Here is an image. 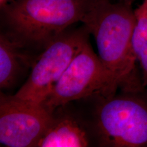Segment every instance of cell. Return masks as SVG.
Wrapping results in <instances>:
<instances>
[{"label":"cell","mask_w":147,"mask_h":147,"mask_svg":"<svg viewBox=\"0 0 147 147\" xmlns=\"http://www.w3.org/2000/svg\"><path fill=\"white\" fill-rule=\"evenodd\" d=\"M135 94L102 98L95 114V129L102 146H147V103Z\"/></svg>","instance_id":"4"},{"label":"cell","mask_w":147,"mask_h":147,"mask_svg":"<svg viewBox=\"0 0 147 147\" xmlns=\"http://www.w3.org/2000/svg\"><path fill=\"white\" fill-rule=\"evenodd\" d=\"M13 0H0V5H1V8L4 6L5 5H6L7 3L11 2Z\"/></svg>","instance_id":"10"},{"label":"cell","mask_w":147,"mask_h":147,"mask_svg":"<svg viewBox=\"0 0 147 147\" xmlns=\"http://www.w3.org/2000/svg\"><path fill=\"white\" fill-rule=\"evenodd\" d=\"M89 138L83 127L70 117L54 119L36 147H86Z\"/></svg>","instance_id":"8"},{"label":"cell","mask_w":147,"mask_h":147,"mask_svg":"<svg viewBox=\"0 0 147 147\" xmlns=\"http://www.w3.org/2000/svg\"><path fill=\"white\" fill-rule=\"evenodd\" d=\"M136 17L131 5L93 0L82 21L94 37L98 56L119 89L137 93L144 87L133 47Z\"/></svg>","instance_id":"1"},{"label":"cell","mask_w":147,"mask_h":147,"mask_svg":"<svg viewBox=\"0 0 147 147\" xmlns=\"http://www.w3.org/2000/svg\"><path fill=\"white\" fill-rule=\"evenodd\" d=\"M119 89L89 41L74 58L42 106L51 113L68 103L99 95L107 98Z\"/></svg>","instance_id":"3"},{"label":"cell","mask_w":147,"mask_h":147,"mask_svg":"<svg viewBox=\"0 0 147 147\" xmlns=\"http://www.w3.org/2000/svg\"><path fill=\"white\" fill-rule=\"evenodd\" d=\"M25 49L4 33L0 36V87L9 89L24 71L34 65L36 59L25 53Z\"/></svg>","instance_id":"7"},{"label":"cell","mask_w":147,"mask_h":147,"mask_svg":"<svg viewBox=\"0 0 147 147\" xmlns=\"http://www.w3.org/2000/svg\"><path fill=\"white\" fill-rule=\"evenodd\" d=\"M146 1H147V0H146Z\"/></svg>","instance_id":"12"},{"label":"cell","mask_w":147,"mask_h":147,"mask_svg":"<svg viewBox=\"0 0 147 147\" xmlns=\"http://www.w3.org/2000/svg\"><path fill=\"white\" fill-rule=\"evenodd\" d=\"M119 1H121V2H123L124 3H126V4L131 5L134 0H119Z\"/></svg>","instance_id":"11"},{"label":"cell","mask_w":147,"mask_h":147,"mask_svg":"<svg viewBox=\"0 0 147 147\" xmlns=\"http://www.w3.org/2000/svg\"><path fill=\"white\" fill-rule=\"evenodd\" d=\"M93 0H13L1 8L3 33L24 48L44 49L81 22Z\"/></svg>","instance_id":"2"},{"label":"cell","mask_w":147,"mask_h":147,"mask_svg":"<svg viewBox=\"0 0 147 147\" xmlns=\"http://www.w3.org/2000/svg\"><path fill=\"white\" fill-rule=\"evenodd\" d=\"M53 119L42 104L1 92L0 143L3 146L36 147Z\"/></svg>","instance_id":"6"},{"label":"cell","mask_w":147,"mask_h":147,"mask_svg":"<svg viewBox=\"0 0 147 147\" xmlns=\"http://www.w3.org/2000/svg\"><path fill=\"white\" fill-rule=\"evenodd\" d=\"M136 23L133 34V47L142 71L144 87L147 89V1L134 10Z\"/></svg>","instance_id":"9"},{"label":"cell","mask_w":147,"mask_h":147,"mask_svg":"<svg viewBox=\"0 0 147 147\" xmlns=\"http://www.w3.org/2000/svg\"><path fill=\"white\" fill-rule=\"evenodd\" d=\"M90 34L83 25L78 29H66L53 39L36 57L27 80L14 95L42 104L89 41Z\"/></svg>","instance_id":"5"}]
</instances>
